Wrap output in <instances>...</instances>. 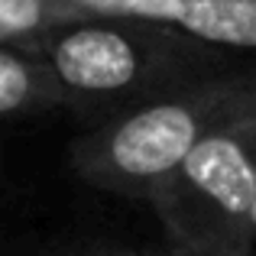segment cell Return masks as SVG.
<instances>
[{
	"label": "cell",
	"mask_w": 256,
	"mask_h": 256,
	"mask_svg": "<svg viewBox=\"0 0 256 256\" xmlns=\"http://www.w3.org/2000/svg\"><path fill=\"white\" fill-rule=\"evenodd\" d=\"M20 46L49 65L65 110L88 126L250 62L162 23L91 13Z\"/></svg>",
	"instance_id": "6da1fadb"
},
{
	"label": "cell",
	"mask_w": 256,
	"mask_h": 256,
	"mask_svg": "<svg viewBox=\"0 0 256 256\" xmlns=\"http://www.w3.org/2000/svg\"><path fill=\"white\" fill-rule=\"evenodd\" d=\"M253 104L256 62H244L88 126L68 143V166L98 192L152 204L194 146Z\"/></svg>",
	"instance_id": "7a4b0ae2"
},
{
	"label": "cell",
	"mask_w": 256,
	"mask_h": 256,
	"mask_svg": "<svg viewBox=\"0 0 256 256\" xmlns=\"http://www.w3.org/2000/svg\"><path fill=\"white\" fill-rule=\"evenodd\" d=\"M253 201L256 104L208 133L150 208L172 244L220 256H250L246 224Z\"/></svg>",
	"instance_id": "3957f363"
},
{
	"label": "cell",
	"mask_w": 256,
	"mask_h": 256,
	"mask_svg": "<svg viewBox=\"0 0 256 256\" xmlns=\"http://www.w3.org/2000/svg\"><path fill=\"white\" fill-rule=\"evenodd\" d=\"M91 16H133L256 58V0H68Z\"/></svg>",
	"instance_id": "277c9868"
},
{
	"label": "cell",
	"mask_w": 256,
	"mask_h": 256,
	"mask_svg": "<svg viewBox=\"0 0 256 256\" xmlns=\"http://www.w3.org/2000/svg\"><path fill=\"white\" fill-rule=\"evenodd\" d=\"M49 110H65L49 65L20 42L0 46V120L39 117Z\"/></svg>",
	"instance_id": "5b68a950"
},
{
	"label": "cell",
	"mask_w": 256,
	"mask_h": 256,
	"mask_svg": "<svg viewBox=\"0 0 256 256\" xmlns=\"http://www.w3.org/2000/svg\"><path fill=\"white\" fill-rule=\"evenodd\" d=\"M88 13L75 10L68 0H0V46L26 42L42 30L82 20Z\"/></svg>",
	"instance_id": "8992f818"
},
{
	"label": "cell",
	"mask_w": 256,
	"mask_h": 256,
	"mask_svg": "<svg viewBox=\"0 0 256 256\" xmlns=\"http://www.w3.org/2000/svg\"><path fill=\"white\" fill-rule=\"evenodd\" d=\"M52 256H146V250L124 246V244H82V246H72V250L52 253Z\"/></svg>",
	"instance_id": "52a82bcc"
},
{
	"label": "cell",
	"mask_w": 256,
	"mask_h": 256,
	"mask_svg": "<svg viewBox=\"0 0 256 256\" xmlns=\"http://www.w3.org/2000/svg\"><path fill=\"white\" fill-rule=\"evenodd\" d=\"M146 256H220V253H208V250H194V246H182L172 240H162L159 246H150Z\"/></svg>",
	"instance_id": "ba28073f"
},
{
	"label": "cell",
	"mask_w": 256,
	"mask_h": 256,
	"mask_svg": "<svg viewBox=\"0 0 256 256\" xmlns=\"http://www.w3.org/2000/svg\"><path fill=\"white\" fill-rule=\"evenodd\" d=\"M246 237H250V246L256 250V201H253V211H250V224H246Z\"/></svg>",
	"instance_id": "9c48e42d"
},
{
	"label": "cell",
	"mask_w": 256,
	"mask_h": 256,
	"mask_svg": "<svg viewBox=\"0 0 256 256\" xmlns=\"http://www.w3.org/2000/svg\"><path fill=\"white\" fill-rule=\"evenodd\" d=\"M0 256H10V253H6V237H4V234H0Z\"/></svg>",
	"instance_id": "30bf717a"
},
{
	"label": "cell",
	"mask_w": 256,
	"mask_h": 256,
	"mask_svg": "<svg viewBox=\"0 0 256 256\" xmlns=\"http://www.w3.org/2000/svg\"><path fill=\"white\" fill-rule=\"evenodd\" d=\"M250 256H256V250H253V253H250Z\"/></svg>",
	"instance_id": "8fae6325"
},
{
	"label": "cell",
	"mask_w": 256,
	"mask_h": 256,
	"mask_svg": "<svg viewBox=\"0 0 256 256\" xmlns=\"http://www.w3.org/2000/svg\"><path fill=\"white\" fill-rule=\"evenodd\" d=\"M0 182H4V175H0Z\"/></svg>",
	"instance_id": "7c38bea8"
}]
</instances>
